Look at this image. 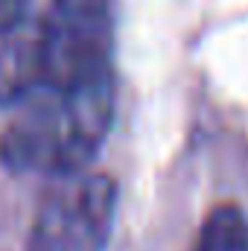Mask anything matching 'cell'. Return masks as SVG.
Instances as JSON below:
<instances>
[{"instance_id": "cell-1", "label": "cell", "mask_w": 248, "mask_h": 251, "mask_svg": "<svg viewBox=\"0 0 248 251\" xmlns=\"http://www.w3.org/2000/svg\"><path fill=\"white\" fill-rule=\"evenodd\" d=\"M44 85L70 91L114 79V24L108 0H50L38 21Z\"/></svg>"}, {"instance_id": "cell-2", "label": "cell", "mask_w": 248, "mask_h": 251, "mask_svg": "<svg viewBox=\"0 0 248 251\" xmlns=\"http://www.w3.org/2000/svg\"><path fill=\"white\" fill-rule=\"evenodd\" d=\"M117 216V184L105 173L56 176L35 210L26 251H105Z\"/></svg>"}, {"instance_id": "cell-3", "label": "cell", "mask_w": 248, "mask_h": 251, "mask_svg": "<svg viewBox=\"0 0 248 251\" xmlns=\"http://www.w3.org/2000/svg\"><path fill=\"white\" fill-rule=\"evenodd\" d=\"M44 85V64L38 44V24L15 26L0 35V105H18L29 91Z\"/></svg>"}, {"instance_id": "cell-4", "label": "cell", "mask_w": 248, "mask_h": 251, "mask_svg": "<svg viewBox=\"0 0 248 251\" xmlns=\"http://www.w3.org/2000/svg\"><path fill=\"white\" fill-rule=\"evenodd\" d=\"M196 251H248V219L237 204H216L201 231Z\"/></svg>"}, {"instance_id": "cell-5", "label": "cell", "mask_w": 248, "mask_h": 251, "mask_svg": "<svg viewBox=\"0 0 248 251\" xmlns=\"http://www.w3.org/2000/svg\"><path fill=\"white\" fill-rule=\"evenodd\" d=\"M26 9H29V0H0V35L21 26L26 21Z\"/></svg>"}]
</instances>
